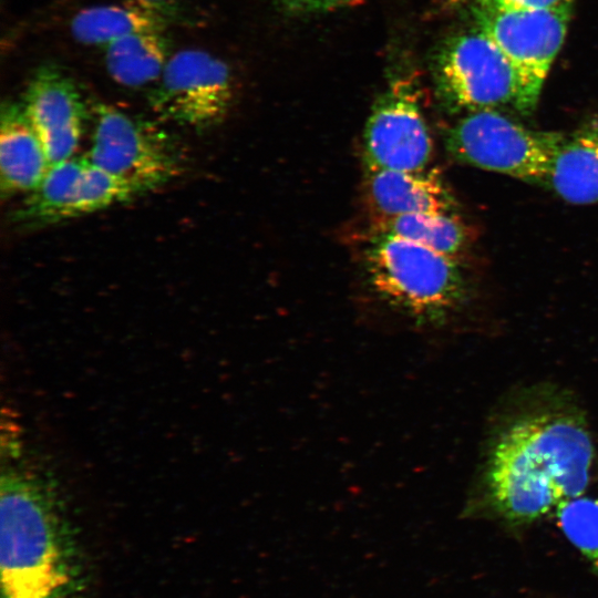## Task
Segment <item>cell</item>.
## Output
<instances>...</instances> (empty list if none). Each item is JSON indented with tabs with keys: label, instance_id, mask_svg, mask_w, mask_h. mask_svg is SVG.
<instances>
[{
	"label": "cell",
	"instance_id": "1",
	"mask_svg": "<svg viewBox=\"0 0 598 598\" xmlns=\"http://www.w3.org/2000/svg\"><path fill=\"white\" fill-rule=\"evenodd\" d=\"M592 458L591 437L577 417L546 412L519 419L492 451L491 501L505 519L533 522L585 492Z\"/></svg>",
	"mask_w": 598,
	"mask_h": 598
},
{
	"label": "cell",
	"instance_id": "2",
	"mask_svg": "<svg viewBox=\"0 0 598 598\" xmlns=\"http://www.w3.org/2000/svg\"><path fill=\"white\" fill-rule=\"evenodd\" d=\"M1 598H82L84 568L35 477L14 466L0 483Z\"/></svg>",
	"mask_w": 598,
	"mask_h": 598
},
{
	"label": "cell",
	"instance_id": "3",
	"mask_svg": "<svg viewBox=\"0 0 598 598\" xmlns=\"http://www.w3.org/2000/svg\"><path fill=\"white\" fill-rule=\"evenodd\" d=\"M362 249L372 291L417 329L441 324L461 303L465 283L454 257L400 237L370 234Z\"/></svg>",
	"mask_w": 598,
	"mask_h": 598
},
{
	"label": "cell",
	"instance_id": "4",
	"mask_svg": "<svg viewBox=\"0 0 598 598\" xmlns=\"http://www.w3.org/2000/svg\"><path fill=\"white\" fill-rule=\"evenodd\" d=\"M435 78L441 96L455 111L509 107L528 115L537 105L517 69L477 25L443 45Z\"/></svg>",
	"mask_w": 598,
	"mask_h": 598
},
{
	"label": "cell",
	"instance_id": "5",
	"mask_svg": "<svg viewBox=\"0 0 598 598\" xmlns=\"http://www.w3.org/2000/svg\"><path fill=\"white\" fill-rule=\"evenodd\" d=\"M566 136L523 126L495 110L470 112L445 144L462 163L544 185Z\"/></svg>",
	"mask_w": 598,
	"mask_h": 598
},
{
	"label": "cell",
	"instance_id": "6",
	"mask_svg": "<svg viewBox=\"0 0 598 598\" xmlns=\"http://www.w3.org/2000/svg\"><path fill=\"white\" fill-rule=\"evenodd\" d=\"M94 128L86 158L122 178L140 194L157 188L182 169L176 143L158 125L112 105H93Z\"/></svg>",
	"mask_w": 598,
	"mask_h": 598
},
{
	"label": "cell",
	"instance_id": "7",
	"mask_svg": "<svg viewBox=\"0 0 598 598\" xmlns=\"http://www.w3.org/2000/svg\"><path fill=\"white\" fill-rule=\"evenodd\" d=\"M574 4L528 8L501 0H474L472 11L481 28L519 72L538 101L544 81L559 52Z\"/></svg>",
	"mask_w": 598,
	"mask_h": 598
},
{
	"label": "cell",
	"instance_id": "8",
	"mask_svg": "<svg viewBox=\"0 0 598 598\" xmlns=\"http://www.w3.org/2000/svg\"><path fill=\"white\" fill-rule=\"evenodd\" d=\"M231 95L228 65L204 50L186 49L169 56L150 103L165 121L205 130L223 120Z\"/></svg>",
	"mask_w": 598,
	"mask_h": 598
},
{
	"label": "cell",
	"instance_id": "9",
	"mask_svg": "<svg viewBox=\"0 0 598 598\" xmlns=\"http://www.w3.org/2000/svg\"><path fill=\"white\" fill-rule=\"evenodd\" d=\"M431 156L432 140L416 89L408 78L394 79L365 123V169L421 171Z\"/></svg>",
	"mask_w": 598,
	"mask_h": 598
},
{
	"label": "cell",
	"instance_id": "10",
	"mask_svg": "<svg viewBox=\"0 0 598 598\" xmlns=\"http://www.w3.org/2000/svg\"><path fill=\"white\" fill-rule=\"evenodd\" d=\"M21 104L50 165L72 157L82 135L85 107L71 78L55 64L40 66Z\"/></svg>",
	"mask_w": 598,
	"mask_h": 598
},
{
	"label": "cell",
	"instance_id": "11",
	"mask_svg": "<svg viewBox=\"0 0 598 598\" xmlns=\"http://www.w3.org/2000/svg\"><path fill=\"white\" fill-rule=\"evenodd\" d=\"M365 171V195L373 217L452 213L453 197L435 171Z\"/></svg>",
	"mask_w": 598,
	"mask_h": 598
},
{
	"label": "cell",
	"instance_id": "12",
	"mask_svg": "<svg viewBox=\"0 0 598 598\" xmlns=\"http://www.w3.org/2000/svg\"><path fill=\"white\" fill-rule=\"evenodd\" d=\"M50 167L43 145L21 103L7 102L0 116L2 198L32 192Z\"/></svg>",
	"mask_w": 598,
	"mask_h": 598
},
{
	"label": "cell",
	"instance_id": "13",
	"mask_svg": "<svg viewBox=\"0 0 598 598\" xmlns=\"http://www.w3.org/2000/svg\"><path fill=\"white\" fill-rule=\"evenodd\" d=\"M165 3L126 0L80 10L71 21L73 38L83 44H103L140 32L164 31L169 16Z\"/></svg>",
	"mask_w": 598,
	"mask_h": 598
},
{
	"label": "cell",
	"instance_id": "14",
	"mask_svg": "<svg viewBox=\"0 0 598 598\" xmlns=\"http://www.w3.org/2000/svg\"><path fill=\"white\" fill-rule=\"evenodd\" d=\"M543 186L571 204L598 203V127L566 136Z\"/></svg>",
	"mask_w": 598,
	"mask_h": 598
},
{
	"label": "cell",
	"instance_id": "15",
	"mask_svg": "<svg viewBox=\"0 0 598 598\" xmlns=\"http://www.w3.org/2000/svg\"><path fill=\"white\" fill-rule=\"evenodd\" d=\"M169 56V43L164 31L133 33L105 45L109 74L128 87L156 83Z\"/></svg>",
	"mask_w": 598,
	"mask_h": 598
},
{
	"label": "cell",
	"instance_id": "16",
	"mask_svg": "<svg viewBox=\"0 0 598 598\" xmlns=\"http://www.w3.org/2000/svg\"><path fill=\"white\" fill-rule=\"evenodd\" d=\"M86 163V156H72L50 165L41 183L13 213V219L32 226L66 220Z\"/></svg>",
	"mask_w": 598,
	"mask_h": 598
},
{
	"label": "cell",
	"instance_id": "17",
	"mask_svg": "<svg viewBox=\"0 0 598 598\" xmlns=\"http://www.w3.org/2000/svg\"><path fill=\"white\" fill-rule=\"evenodd\" d=\"M370 234L400 237L454 258L468 239L467 228L452 213L372 217Z\"/></svg>",
	"mask_w": 598,
	"mask_h": 598
},
{
	"label": "cell",
	"instance_id": "18",
	"mask_svg": "<svg viewBox=\"0 0 598 598\" xmlns=\"http://www.w3.org/2000/svg\"><path fill=\"white\" fill-rule=\"evenodd\" d=\"M136 195L140 193L131 184L87 159L68 212V219L125 203Z\"/></svg>",
	"mask_w": 598,
	"mask_h": 598
},
{
	"label": "cell",
	"instance_id": "19",
	"mask_svg": "<svg viewBox=\"0 0 598 598\" xmlns=\"http://www.w3.org/2000/svg\"><path fill=\"white\" fill-rule=\"evenodd\" d=\"M557 523L567 539L598 578V498L578 496L556 508Z\"/></svg>",
	"mask_w": 598,
	"mask_h": 598
},
{
	"label": "cell",
	"instance_id": "20",
	"mask_svg": "<svg viewBox=\"0 0 598 598\" xmlns=\"http://www.w3.org/2000/svg\"><path fill=\"white\" fill-rule=\"evenodd\" d=\"M348 0H278L280 7L291 14H312L329 11Z\"/></svg>",
	"mask_w": 598,
	"mask_h": 598
},
{
	"label": "cell",
	"instance_id": "21",
	"mask_svg": "<svg viewBox=\"0 0 598 598\" xmlns=\"http://www.w3.org/2000/svg\"><path fill=\"white\" fill-rule=\"evenodd\" d=\"M504 2L528 7V8H538V9H547V8H557L563 6H569L574 4L575 0H501Z\"/></svg>",
	"mask_w": 598,
	"mask_h": 598
},
{
	"label": "cell",
	"instance_id": "22",
	"mask_svg": "<svg viewBox=\"0 0 598 598\" xmlns=\"http://www.w3.org/2000/svg\"><path fill=\"white\" fill-rule=\"evenodd\" d=\"M145 1L155 2V3H165L171 0H145Z\"/></svg>",
	"mask_w": 598,
	"mask_h": 598
}]
</instances>
